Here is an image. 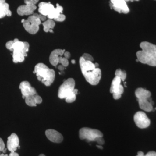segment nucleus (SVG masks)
<instances>
[{
  "instance_id": "17",
  "label": "nucleus",
  "mask_w": 156,
  "mask_h": 156,
  "mask_svg": "<svg viewBox=\"0 0 156 156\" xmlns=\"http://www.w3.org/2000/svg\"><path fill=\"white\" fill-rule=\"evenodd\" d=\"M65 50L56 49L52 51L50 56V63L53 66H56L58 63L59 57L64 54Z\"/></svg>"
},
{
  "instance_id": "13",
  "label": "nucleus",
  "mask_w": 156,
  "mask_h": 156,
  "mask_svg": "<svg viewBox=\"0 0 156 156\" xmlns=\"http://www.w3.org/2000/svg\"><path fill=\"white\" fill-rule=\"evenodd\" d=\"M46 136L52 142L60 143L63 140V137L60 133L53 129H48L45 132Z\"/></svg>"
},
{
  "instance_id": "36",
  "label": "nucleus",
  "mask_w": 156,
  "mask_h": 156,
  "mask_svg": "<svg viewBox=\"0 0 156 156\" xmlns=\"http://www.w3.org/2000/svg\"><path fill=\"white\" fill-rule=\"evenodd\" d=\"M71 62L72 63H73V64H75L76 62L75 60H74V59H73V60H71Z\"/></svg>"
},
{
  "instance_id": "21",
  "label": "nucleus",
  "mask_w": 156,
  "mask_h": 156,
  "mask_svg": "<svg viewBox=\"0 0 156 156\" xmlns=\"http://www.w3.org/2000/svg\"><path fill=\"white\" fill-rule=\"evenodd\" d=\"M35 95H31L25 98L26 103L29 106L31 107L36 106L37 103Z\"/></svg>"
},
{
  "instance_id": "20",
  "label": "nucleus",
  "mask_w": 156,
  "mask_h": 156,
  "mask_svg": "<svg viewBox=\"0 0 156 156\" xmlns=\"http://www.w3.org/2000/svg\"><path fill=\"white\" fill-rule=\"evenodd\" d=\"M43 25L44 26V30L46 32H53V29L55 26V23L53 20L51 19L46 20L43 23Z\"/></svg>"
},
{
  "instance_id": "14",
  "label": "nucleus",
  "mask_w": 156,
  "mask_h": 156,
  "mask_svg": "<svg viewBox=\"0 0 156 156\" xmlns=\"http://www.w3.org/2000/svg\"><path fill=\"white\" fill-rule=\"evenodd\" d=\"M19 140L18 136L15 133H13L8 137L7 147L11 152H15L19 147Z\"/></svg>"
},
{
  "instance_id": "24",
  "label": "nucleus",
  "mask_w": 156,
  "mask_h": 156,
  "mask_svg": "<svg viewBox=\"0 0 156 156\" xmlns=\"http://www.w3.org/2000/svg\"><path fill=\"white\" fill-rule=\"evenodd\" d=\"M156 156V152L151 151L148 152L146 155H144L142 151H139L137 153V156Z\"/></svg>"
},
{
  "instance_id": "26",
  "label": "nucleus",
  "mask_w": 156,
  "mask_h": 156,
  "mask_svg": "<svg viewBox=\"0 0 156 156\" xmlns=\"http://www.w3.org/2000/svg\"><path fill=\"white\" fill-rule=\"evenodd\" d=\"M24 2L26 5H35L36 4L39 2V0H24Z\"/></svg>"
},
{
  "instance_id": "31",
  "label": "nucleus",
  "mask_w": 156,
  "mask_h": 156,
  "mask_svg": "<svg viewBox=\"0 0 156 156\" xmlns=\"http://www.w3.org/2000/svg\"><path fill=\"white\" fill-rule=\"evenodd\" d=\"M63 55H64V57L67 59L70 57V53L69 52H65Z\"/></svg>"
},
{
  "instance_id": "11",
  "label": "nucleus",
  "mask_w": 156,
  "mask_h": 156,
  "mask_svg": "<svg viewBox=\"0 0 156 156\" xmlns=\"http://www.w3.org/2000/svg\"><path fill=\"white\" fill-rule=\"evenodd\" d=\"M29 48V44L25 42V48L23 50H16L13 51V62L15 63L21 62L24 61L25 56H27V53Z\"/></svg>"
},
{
  "instance_id": "2",
  "label": "nucleus",
  "mask_w": 156,
  "mask_h": 156,
  "mask_svg": "<svg viewBox=\"0 0 156 156\" xmlns=\"http://www.w3.org/2000/svg\"><path fill=\"white\" fill-rule=\"evenodd\" d=\"M140 46L141 50L136 53L138 61L150 66H156V45L144 41L141 42Z\"/></svg>"
},
{
  "instance_id": "10",
  "label": "nucleus",
  "mask_w": 156,
  "mask_h": 156,
  "mask_svg": "<svg viewBox=\"0 0 156 156\" xmlns=\"http://www.w3.org/2000/svg\"><path fill=\"white\" fill-rule=\"evenodd\" d=\"M110 6L115 11L119 13L127 14L129 9L125 0H110Z\"/></svg>"
},
{
  "instance_id": "39",
  "label": "nucleus",
  "mask_w": 156,
  "mask_h": 156,
  "mask_svg": "<svg viewBox=\"0 0 156 156\" xmlns=\"http://www.w3.org/2000/svg\"><path fill=\"white\" fill-rule=\"evenodd\" d=\"M0 156H8V155H5L4 154H0Z\"/></svg>"
},
{
  "instance_id": "8",
  "label": "nucleus",
  "mask_w": 156,
  "mask_h": 156,
  "mask_svg": "<svg viewBox=\"0 0 156 156\" xmlns=\"http://www.w3.org/2000/svg\"><path fill=\"white\" fill-rule=\"evenodd\" d=\"M122 80L120 78L115 76L112 81L110 92L113 94L115 99H119L124 92V87L121 85Z\"/></svg>"
},
{
  "instance_id": "33",
  "label": "nucleus",
  "mask_w": 156,
  "mask_h": 156,
  "mask_svg": "<svg viewBox=\"0 0 156 156\" xmlns=\"http://www.w3.org/2000/svg\"><path fill=\"white\" fill-rule=\"evenodd\" d=\"M58 69L60 71H63V70L64 69L65 67L63 66H62V65H59L58 66Z\"/></svg>"
},
{
  "instance_id": "35",
  "label": "nucleus",
  "mask_w": 156,
  "mask_h": 156,
  "mask_svg": "<svg viewBox=\"0 0 156 156\" xmlns=\"http://www.w3.org/2000/svg\"><path fill=\"white\" fill-rule=\"evenodd\" d=\"M97 147H98L99 148L101 149H103V147L101 145H97Z\"/></svg>"
},
{
  "instance_id": "16",
  "label": "nucleus",
  "mask_w": 156,
  "mask_h": 156,
  "mask_svg": "<svg viewBox=\"0 0 156 156\" xmlns=\"http://www.w3.org/2000/svg\"><path fill=\"white\" fill-rule=\"evenodd\" d=\"M38 6L39 13L45 16H48L55 8L50 2H42L39 4Z\"/></svg>"
},
{
  "instance_id": "9",
  "label": "nucleus",
  "mask_w": 156,
  "mask_h": 156,
  "mask_svg": "<svg viewBox=\"0 0 156 156\" xmlns=\"http://www.w3.org/2000/svg\"><path fill=\"white\" fill-rule=\"evenodd\" d=\"M134 122L138 128H147L150 125V120L144 112H137L134 115Z\"/></svg>"
},
{
  "instance_id": "1",
  "label": "nucleus",
  "mask_w": 156,
  "mask_h": 156,
  "mask_svg": "<svg viewBox=\"0 0 156 156\" xmlns=\"http://www.w3.org/2000/svg\"><path fill=\"white\" fill-rule=\"evenodd\" d=\"M80 64L82 73L86 80L93 86L98 84L101 76L100 69L95 67V63L92 62L85 60L83 57L80 58Z\"/></svg>"
},
{
  "instance_id": "34",
  "label": "nucleus",
  "mask_w": 156,
  "mask_h": 156,
  "mask_svg": "<svg viewBox=\"0 0 156 156\" xmlns=\"http://www.w3.org/2000/svg\"><path fill=\"white\" fill-rule=\"evenodd\" d=\"M125 1L127 2H129V1H131V2H133V1H139V0H125Z\"/></svg>"
},
{
  "instance_id": "37",
  "label": "nucleus",
  "mask_w": 156,
  "mask_h": 156,
  "mask_svg": "<svg viewBox=\"0 0 156 156\" xmlns=\"http://www.w3.org/2000/svg\"><path fill=\"white\" fill-rule=\"evenodd\" d=\"M95 67L96 68H98V66H99V65H98V63H95Z\"/></svg>"
},
{
  "instance_id": "25",
  "label": "nucleus",
  "mask_w": 156,
  "mask_h": 156,
  "mask_svg": "<svg viewBox=\"0 0 156 156\" xmlns=\"http://www.w3.org/2000/svg\"><path fill=\"white\" fill-rule=\"evenodd\" d=\"M82 57H83V58L85 60H87V61L91 62L94 61V58L92 57V56L91 55H90V54H88V53H84V54H83V56Z\"/></svg>"
},
{
  "instance_id": "7",
  "label": "nucleus",
  "mask_w": 156,
  "mask_h": 156,
  "mask_svg": "<svg viewBox=\"0 0 156 156\" xmlns=\"http://www.w3.org/2000/svg\"><path fill=\"white\" fill-rule=\"evenodd\" d=\"M41 21L38 18L34 15H31L23 23V26L29 33L34 34L38 31L39 25L41 23Z\"/></svg>"
},
{
  "instance_id": "27",
  "label": "nucleus",
  "mask_w": 156,
  "mask_h": 156,
  "mask_svg": "<svg viewBox=\"0 0 156 156\" xmlns=\"http://www.w3.org/2000/svg\"><path fill=\"white\" fill-rule=\"evenodd\" d=\"M66 19V16H65L64 14H61L58 17H56V18L54 19V20L56 21H59V22H62L64 21Z\"/></svg>"
},
{
  "instance_id": "12",
  "label": "nucleus",
  "mask_w": 156,
  "mask_h": 156,
  "mask_svg": "<svg viewBox=\"0 0 156 156\" xmlns=\"http://www.w3.org/2000/svg\"><path fill=\"white\" fill-rule=\"evenodd\" d=\"M20 89L21 90L23 97H26L37 94L36 90L31 86L30 84L27 81H23L21 82L19 86Z\"/></svg>"
},
{
  "instance_id": "40",
  "label": "nucleus",
  "mask_w": 156,
  "mask_h": 156,
  "mask_svg": "<svg viewBox=\"0 0 156 156\" xmlns=\"http://www.w3.org/2000/svg\"><path fill=\"white\" fill-rule=\"evenodd\" d=\"M25 20L24 19H23L22 20V21H21V22L22 23H23V22H24V21H25Z\"/></svg>"
},
{
  "instance_id": "4",
  "label": "nucleus",
  "mask_w": 156,
  "mask_h": 156,
  "mask_svg": "<svg viewBox=\"0 0 156 156\" xmlns=\"http://www.w3.org/2000/svg\"><path fill=\"white\" fill-rule=\"evenodd\" d=\"M34 72L39 81L47 87L50 86L55 80V73L44 64L39 63L36 66Z\"/></svg>"
},
{
  "instance_id": "29",
  "label": "nucleus",
  "mask_w": 156,
  "mask_h": 156,
  "mask_svg": "<svg viewBox=\"0 0 156 156\" xmlns=\"http://www.w3.org/2000/svg\"><path fill=\"white\" fill-rule=\"evenodd\" d=\"M33 15L38 18L41 21H45L46 20V16L42 15V14H37V13H35V14H33Z\"/></svg>"
},
{
  "instance_id": "22",
  "label": "nucleus",
  "mask_w": 156,
  "mask_h": 156,
  "mask_svg": "<svg viewBox=\"0 0 156 156\" xmlns=\"http://www.w3.org/2000/svg\"><path fill=\"white\" fill-rule=\"evenodd\" d=\"M115 76L120 78L122 81H124L126 80L127 74L125 71L122 70L121 69H118L115 73Z\"/></svg>"
},
{
  "instance_id": "19",
  "label": "nucleus",
  "mask_w": 156,
  "mask_h": 156,
  "mask_svg": "<svg viewBox=\"0 0 156 156\" xmlns=\"http://www.w3.org/2000/svg\"><path fill=\"white\" fill-rule=\"evenodd\" d=\"M63 8L61 6H59L58 4L56 5V7L54 8L53 11L48 16L49 19H54L58 17L60 14L62 13Z\"/></svg>"
},
{
  "instance_id": "6",
  "label": "nucleus",
  "mask_w": 156,
  "mask_h": 156,
  "mask_svg": "<svg viewBox=\"0 0 156 156\" xmlns=\"http://www.w3.org/2000/svg\"><path fill=\"white\" fill-rule=\"evenodd\" d=\"M79 136L81 140H86L88 142L96 141L100 145L104 144L103 134L96 129L89 128H81L79 131Z\"/></svg>"
},
{
  "instance_id": "18",
  "label": "nucleus",
  "mask_w": 156,
  "mask_h": 156,
  "mask_svg": "<svg viewBox=\"0 0 156 156\" xmlns=\"http://www.w3.org/2000/svg\"><path fill=\"white\" fill-rule=\"evenodd\" d=\"M12 12L9 10V6L6 3L5 0H0V18H3L7 15L10 17Z\"/></svg>"
},
{
  "instance_id": "5",
  "label": "nucleus",
  "mask_w": 156,
  "mask_h": 156,
  "mask_svg": "<svg viewBox=\"0 0 156 156\" xmlns=\"http://www.w3.org/2000/svg\"><path fill=\"white\" fill-rule=\"evenodd\" d=\"M140 108L145 111L150 112L153 109L154 102L151 100V93L150 91L142 88H138L135 92Z\"/></svg>"
},
{
  "instance_id": "30",
  "label": "nucleus",
  "mask_w": 156,
  "mask_h": 156,
  "mask_svg": "<svg viewBox=\"0 0 156 156\" xmlns=\"http://www.w3.org/2000/svg\"><path fill=\"white\" fill-rule=\"evenodd\" d=\"M5 149V144L3 140L0 138V151H3Z\"/></svg>"
},
{
  "instance_id": "32",
  "label": "nucleus",
  "mask_w": 156,
  "mask_h": 156,
  "mask_svg": "<svg viewBox=\"0 0 156 156\" xmlns=\"http://www.w3.org/2000/svg\"><path fill=\"white\" fill-rule=\"evenodd\" d=\"M9 156H19V154L15 152H11V153L9 154Z\"/></svg>"
},
{
  "instance_id": "15",
  "label": "nucleus",
  "mask_w": 156,
  "mask_h": 156,
  "mask_svg": "<svg viewBox=\"0 0 156 156\" xmlns=\"http://www.w3.org/2000/svg\"><path fill=\"white\" fill-rule=\"evenodd\" d=\"M36 9V5H31L25 4L18 7L17 9V12L20 16L31 15L34 14V11Z\"/></svg>"
},
{
  "instance_id": "38",
  "label": "nucleus",
  "mask_w": 156,
  "mask_h": 156,
  "mask_svg": "<svg viewBox=\"0 0 156 156\" xmlns=\"http://www.w3.org/2000/svg\"><path fill=\"white\" fill-rule=\"evenodd\" d=\"M13 41H14V42H17V41H19V40H18L17 39H15Z\"/></svg>"
},
{
  "instance_id": "28",
  "label": "nucleus",
  "mask_w": 156,
  "mask_h": 156,
  "mask_svg": "<svg viewBox=\"0 0 156 156\" xmlns=\"http://www.w3.org/2000/svg\"><path fill=\"white\" fill-rule=\"evenodd\" d=\"M14 44V41H9L7 43H6V48H7V49H9V50H11V51H12V47H13V45Z\"/></svg>"
},
{
  "instance_id": "41",
  "label": "nucleus",
  "mask_w": 156,
  "mask_h": 156,
  "mask_svg": "<svg viewBox=\"0 0 156 156\" xmlns=\"http://www.w3.org/2000/svg\"><path fill=\"white\" fill-rule=\"evenodd\" d=\"M39 156H46L45 155L43 154H40V155Z\"/></svg>"
},
{
  "instance_id": "23",
  "label": "nucleus",
  "mask_w": 156,
  "mask_h": 156,
  "mask_svg": "<svg viewBox=\"0 0 156 156\" xmlns=\"http://www.w3.org/2000/svg\"><path fill=\"white\" fill-rule=\"evenodd\" d=\"M58 63H61L62 66L64 67H66L68 66L69 61L67 58H66L65 57H62L60 56L58 60Z\"/></svg>"
},
{
  "instance_id": "3",
  "label": "nucleus",
  "mask_w": 156,
  "mask_h": 156,
  "mask_svg": "<svg viewBox=\"0 0 156 156\" xmlns=\"http://www.w3.org/2000/svg\"><path fill=\"white\" fill-rule=\"evenodd\" d=\"M75 82L72 78H69L65 81L59 87L58 97L61 99L65 98L67 103H72L76 99L78 89H75Z\"/></svg>"
}]
</instances>
